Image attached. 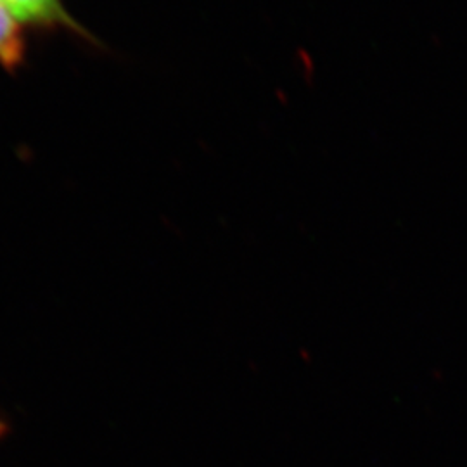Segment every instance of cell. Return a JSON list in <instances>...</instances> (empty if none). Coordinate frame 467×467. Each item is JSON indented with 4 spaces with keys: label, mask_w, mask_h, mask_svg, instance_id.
Wrapping results in <instances>:
<instances>
[{
    "label": "cell",
    "mask_w": 467,
    "mask_h": 467,
    "mask_svg": "<svg viewBox=\"0 0 467 467\" xmlns=\"http://www.w3.org/2000/svg\"><path fill=\"white\" fill-rule=\"evenodd\" d=\"M23 25L59 26L85 35L84 28L69 16L61 0H2Z\"/></svg>",
    "instance_id": "6da1fadb"
},
{
    "label": "cell",
    "mask_w": 467,
    "mask_h": 467,
    "mask_svg": "<svg viewBox=\"0 0 467 467\" xmlns=\"http://www.w3.org/2000/svg\"><path fill=\"white\" fill-rule=\"evenodd\" d=\"M21 26L23 23L0 0V65L4 67L13 69L23 61L25 40Z\"/></svg>",
    "instance_id": "7a4b0ae2"
},
{
    "label": "cell",
    "mask_w": 467,
    "mask_h": 467,
    "mask_svg": "<svg viewBox=\"0 0 467 467\" xmlns=\"http://www.w3.org/2000/svg\"><path fill=\"white\" fill-rule=\"evenodd\" d=\"M9 433V424H7V420L0 416V440L5 436V434Z\"/></svg>",
    "instance_id": "3957f363"
}]
</instances>
